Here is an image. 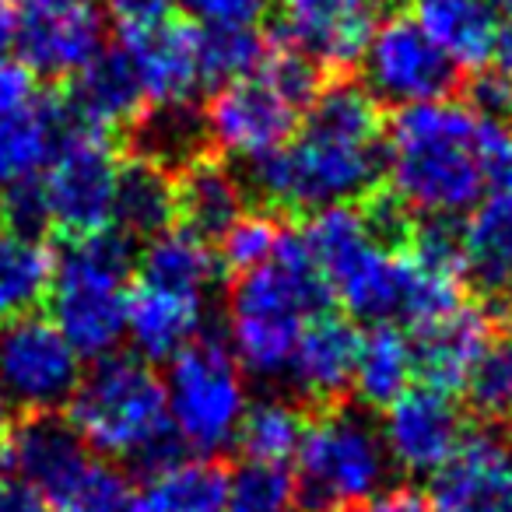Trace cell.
<instances>
[{
  "label": "cell",
  "mask_w": 512,
  "mask_h": 512,
  "mask_svg": "<svg viewBox=\"0 0 512 512\" xmlns=\"http://www.w3.org/2000/svg\"><path fill=\"white\" fill-rule=\"evenodd\" d=\"M330 302L334 292L316 271L302 232L288 228L271 264L239 274L228 295V348L242 372L285 376L306 323L330 313Z\"/></svg>",
  "instance_id": "3"
},
{
  "label": "cell",
  "mask_w": 512,
  "mask_h": 512,
  "mask_svg": "<svg viewBox=\"0 0 512 512\" xmlns=\"http://www.w3.org/2000/svg\"><path fill=\"white\" fill-rule=\"evenodd\" d=\"M134 239L116 225L92 235H67L57 249L50 320L81 358H113L127 337Z\"/></svg>",
  "instance_id": "5"
},
{
  "label": "cell",
  "mask_w": 512,
  "mask_h": 512,
  "mask_svg": "<svg viewBox=\"0 0 512 512\" xmlns=\"http://www.w3.org/2000/svg\"><path fill=\"white\" fill-rule=\"evenodd\" d=\"M228 512H302L299 481L285 463H242L228 477Z\"/></svg>",
  "instance_id": "36"
},
{
  "label": "cell",
  "mask_w": 512,
  "mask_h": 512,
  "mask_svg": "<svg viewBox=\"0 0 512 512\" xmlns=\"http://www.w3.org/2000/svg\"><path fill=\"white\" fill-rule=\"evenodd\" d=\"M484 120L467 102L404 106L386 127V176L390 190L411 214L456 218L474 211L484 193L481 144Z\"/></svg>",
  "instance_id": "2"
},
{
  "label": "cell",
  "mask_w": 512,
  "mask_h": 512,
  "mask_svg": "<svg viewBox=\"0 0 512 512\" xmlns=\"http://www.w3.org/2000/svg\"><path fill=\"white\" fill-rule=\"evenodd\" d=\"M137 271L144 288L204 302V295L218 285L221 260L214 256L211 242L179 225L148 239V246L137 253Z\"/></svg>",
  "instance_id": "26"
},
{
  "label": "cell",
  "mask_w": 512,
  "mask_h": 512,
  "mask_svg": "<svg viewBox=\"0 0 512 512\" xmlns=\"http://www.w3.org/2000/svg\"><path fill=\"white\" fill-rule=\"evenodd\" d=\"M8 432H11V400L4 393V386H0V442L8 439Z\"/></svg>",
  "instance_id": "49"
},
{
  "label": "cell",
  "mask_w": 512,
  "mask_h": 512,
  "mask_svg": "<svg viewBox=\"0 0 512 512\" xmlns=\"http://www.w3.org/2000/svg\"><path fill=\"white\" fill-rule=\"evenodd\" d=\"M365 88L376 102L400 109L446 102L460 88V67L421 29L418 18L390 15L379 22L365 53Z\"/></svg>",
  "instance_id": "11"
},
{
  "label": "cell",
  "mask_w": 512,
  "mask_h": 512,
  "mask_svg": "<svg viewBox=\"0 0 512 512\" xmlns=\"http://www.w3.org/2000/svg\"><path fill=\"white\" fill-rule=\"evenodd\" d=\"M379 432L393 467L428 477L439 474L470 435L460 407L449 400V393L432 386H411L404 397L393 400Z\"/></svg>",
  "instance_id": "13"
},
{
  "label": "cell",
  "mask_w": 512,
  "mask_h": 512,
  "mask_svg": "<svg viewBox=\"0 0 512 512\" xmlns=\"http://www.w3.org/2000/svg\"><path fill=\"white\" fill-rule=\"evenodd\" d=\"M288 228L271 211H246L225 235L218 239V260L221 267L235 274H249L256 267L271 264L281 249Z\"/></svg>",
  "instance_id": "38"
},
{
  "label": "cell",
  "mask_w": 512,
  "mask_h": 512,
  "mask_svg": "<svg viewBox=\"0 0 512 512\" xmlns=\"http://www.w3.org/2000/svg\"><path fill=\"white\" fill-rule=\"evenodd\" d=\"M0 512H53V505L36 484L0 467Z\"/></svg>",
  "instance_id": "44"
},
{
  "label": "cell",
  "mask_w": 512,
  "mask_h": 512,
  "mask_svg": "<svg viewBox=\"0 0 512 512\" xmlns=\"http://www.w3.org/2000/svg\"><path fill=\"white\" fill-rule=\"evenodd\" d=\"M379 22L383 18L376 0H302L288 8L278 43L299 50L323 74L348 78L351 67L362 64L369 53Z\"/></svg>",
  "instance_id": "14"
},
{
  "label": "cell",
  "mask_w": 512,
  "mask_h": 512,
  "mask_svg": "<svg viewBox=\"0 0 512 512\" xmlns=\"http://www.w3.org/2000/svg\"><path fill=\"white\" fill-rule=\"evenodd\" d=\"M491 8H495L498 22H505V18H512V0H488Z\"/></svg>",
  "instance_id": "51"
},
{
  "label": "cell",
  "mask_w": 512,
  "mask_h": 512,
  "mask_svg": "<svg viewBox=\"0 0 512 512\" xmlns=\"http://www.w3.org/2000/svg\"><path fill=\"white\" fill-rule=\"evenodd\" d=\"M418 22L442 50L453 57V64L481 71L495 57L498 15L488 0H414Z\"/></svg>",
  "instance_id": "27"
},
{
  "label": "cell",
  "mask_w": 512,
  "mask_h": 512,
  "mask_svg": "<svg viewBox=\"0 0 512 512\" xmlns=\"http://www.w3.org/2000/svg\"><path fill=\"white\" fill-rule=\"evenodd\" d=\"M477 158H481L484 190H491V197H512V130L505 123L484 120Z\"/></svg>",
  "instance_id": "41"
},
{
  "label": "cell",
  "mask_w": 512,
  "mask_h": 512,
  "mask_svg": "<svg viewBox=\"0 0 512 512\" xmlns=\"http://www.w3.org/2000/svg\"><path fill=\"white\" fill-rule=\"evenodd\" d=\"M386 172V123L372 92L355 78H330L299 137L249 162L246 183L278 211H327L379 190Z\"/></svg>",
  "instance_id": "1"
},
{
  "label": "cell",
  "mask_w": 512,
  "mask_h": 512,
  "mask_svg": "<svg viewBox=\"0 0 512 512\" xmlns=\"http://www.w3.org/2000/svg\"><path fill=\"white\" fill-rule=\"evenodd\" d=\"M204 327V302L137 285L130 292L127 337L148 365L179 358Z\"/></svg>",
  "instance_id": "25"
},
{
  "label": "cell",
  "mask_w": 512,
  "mask_h": 512,
  "mask_svg": "<svg viewBox=\"0 0 512 512\" xmlns=\"http://www.w3.org/2000/svg\"><path fill=\"white\" fill-rule=\"evenodd\" d=\"M165 390L179 446L211 460L235 446V435L249 411L246 372L221 337L200 334L183 355L172 358Z\"/></svg>",
  "instance_id": "8"
},
{
  "label": "cell",
  "mask_w": 512,
  "mask_h": 512,
  "mask_svg": "<svg viewBox=\"0 0 512 512\" xmlns=\"http://www.w3.org/2000/svg\"><path fill=\"white\" fill-rule=\"evenodd\" d=\"M414 369V344L397 323H372L362 334L355 362V390L362 407H390L411 390Z\"/></svg>",
  "instance_id": "30"
},
{
  "label": "cell",
  "mask_w": 512,
  "mask_h": 512,
  "mask_svg": "<svg viewBox=\"0 0 512 512\" xmlns=\"http://www.w3.org/2000/svg\"><path fill=\"white\" fill-rule=\"evenodd\" d=\"M120 165L123 158L106 130H67L39 176L50 225H57L64 235H92L113 225Z\"/></svg>",
  "instance_id": "9"
},
{
  "label": "cell",
  "mask_w": 512,
  "mask_h": 512,
  "mask_svg": "<svg viewBox=\"0 0 512 512\" xmlns=\"http://www.w3.org/2000/svg\"><path fill=\"white\" fill-rule=\"evenodd\" d=\"M134 481L113 463L92 460L67 488L50 498L53 512H134L137 509Z\"/></svg>",
  "instance_id": "37"
},
{
  "label": "cell",
  "mask_w": 512,
  "mask_h": 512,
  "mask_svg": "<svg viewBox=\"0 0 512 512\" xmlns=\"http://www.w3.org/2000/svg\"><path fill=\"white\" fill-rule=\"evenodd\" d=\"M130 64L148 95V106H193L204 88L200 43L193 25L165 22L123 36Z\"/></svg>",
  "instance_id": "18"
},
{
  "label": "cell",
  "mask_w": 512,
  "mask_h": 512,
  "mask_svg": "<svg viewBox=\"0 0 512 512\" xmlns=\"http://www.w3.org/2000/svg\"><path fill=\"white\" fill-rule=\"evenodd\" d=\"M92 463L78 428L60 414H25L0 442V467L36 484L46 498L74 481Z\"/></svg>",
  "instance_id": "17"
},
{
  "label": "cell",
  "mask_w": 512,
  "mask_h": 512,
  "mask_svg": "<svg viewBox=\"0 0 512 512\" xmlns=\"http://www.w3.org/2000/svg\"><path fill=\"white\" fill-rule=\"evenodd\" d=\"M278 4H285V8H295V4H302V0H278Z\"/></svg>",
  "instance_id": "53"
},
{
  "label": "cell",
  "mask_w": 512,
  "mask_h": 512,
  "mask_svg": "<svg viewBox=\"0 0 512 512\" xmlns=\"http://www.w3.org/2000/svg\"><path fill=\"white\" fill-rule=\"evenodd\" d=\"M46 225H50V207H46V193L39 179H25V183L0 190V228L43 239Z\"/></svg>",
  "instance_id": "40"
},
{
  "label": "cell",
  "mask_w": 512,
  "mask_h": 512,
  "mask_svg": "<svg viewBox=\"0 0 512 512\" xmlns=\"http://www.w3.org/2000/svg\"><path fill=\"white\" fill-rule=\"evenodd\" d=\"M463 397L488 428L512 425V327L491 334L463 383Z\"/></svg>",
  "instance_id": "34"
},
{
  "label": "cell",
  "mask_w": 512,
  "mask_h": 512,
  "mask_svg": "<svg viewBox=\"0 0 512 512\" xmlns=\"http://www.w3.org/2000/svg\"><path fill=\"white\" fill-rule=\"evenodd\" d=\"M81 355L50 316L0 323V386L25 414H57L78 393Z\"/></svg>",
  "instance_id": "10"
},
{
  "label": "cell",
  "mask_w": 512,
  "mask_h": 512,
  "mask_svg": "<svg viewBox=\"0 0 512 512\" xmlns=\"http://www.w3.org/2000/svg\"><path fill=\"white\" fill-rule=\"evenodd\" d=\"M348 512H432V502L414 488H390V491H379L376 498H369V502L355 505V509H348Z\"/></svg>",
  "instance_id": "46"
},
{
  "label": "cell",
  "mask_w": 512,
  "mask_h": 512,
  "mask_svg": "<svg viewBox=\"0 0 512 512\" xmlns=\"http://www.w3.org/2000/svg\"><path fill=\"white\" fill-rule=\"evenodd\" d=\"M200 71H204V85H228L246 74L260 71L264 60L271 57L274 39H264L260 29L246 32H200Z\"/></svg>",
  "instance_id": "35"
},
{
  "label": "cell",
  "mask_w": 512,
  "mask_h": 512,
  "mask_svg": "<svg viewBox=\"0 0 512 512\" xmlns=\"http://www.w3.org/2000/svg\"><path fill=\"white\" fill-rule=\"evenodd\" d=\"M120 32H144V29H155V25H165L176 8L179 0H102Z\"/></svg>",
  "instance_id": "43"
},
{
  "label": "cell",
  "mask_w": 512,
  "mask_h": 512,
  "mask_svg": "<svg viewBox=\"0 0 512 512\" xmlns=\"http://www.w3.org/2000/svg\"><path fill=\"white\" fill-rule=\"evenodd\" d=\"M67 4H88V0H18V8H67Z\"/></svg>",
  "instance_id": "50"
},
{
  "label": "cell",
  "mask_w": 512,
  "mask_h": 512,
  "mask_svg": "<svg viewBox=\"0 0 512 512\" xmlns=\"http://www.w3.org/2000/svg\"><path fill=\"white\" fill-rule=\"evenodd\" d=\"M60 99L74 127L106 130V134L116 127H134L148 109V95L123 46L102 50L85 71L74 74Z\"/></svg>",
  "instance_id": "21"
},
{
  "label": "cell",
  "mask_w": 512,
  "mask_h": 512,
  "mask_svg": "<svg viewBox=\"0 0 512 512\" xmlns=\"http://www.w3.org/2000/svg\"><path fill=\"white\" fill-rule=\"evenodd\" d=\"M36 95V74L22 60H4L0 64V113L25 109L29 102H36Z\"/></svg>",
  "instance_id": "45"
},
{
  "label": "cell",
  "mask_w": 512,
  "mask_h": 512,
  "mask_svg": "<svg viewBox=\"0 0 512 512\" xmlns=\"http://www.w3.org/2000/svg\"><path fill=\"white\" fill-rule=\"evenodd\" d=\"M74 127L60 95L39 92L25 109L0 113V190L25 179H39L57 144Z\"/></svg>",
  "instance_id": "23"
},
{
  "label": "cell",
  "mask_w": 512,
  "mask_h": 512,
  "mask_svg": "<svg viewBox=\"0 0 512 512\" xmlns=\"http://www.w3.org/2000/svg\"><path fill=\"white\" fill-rule=\"evenodd\" d=\"M495 334V320L484 306L453 309L442 320L414 330V369H418L421 386L453 393L463 390L470 369L481 358L484 344Z\"/></svg>",
  "instance_id": "22"
},
{
  "label": "cell",
  "mask_w": 512,
  "mask_h": 512,
  "mask_svg": "<svg viewBox=\"0 0 512 512\" xmlns=\"http://www.w3.org/2000/svg\"><path fill=\"white\" fill-rule=\"evenodd\" d=\"M362 334L348 316L323 313L306 323L285 376L316 407H334L355 383Z\"/></svg>",
  "instance_id": "20"
},
{
  "label": "cell",
  "mask_w": 512,
  "mask_h": 512,
  "mask_svg": "<svg viewBox=\"0 0 512 512\" xmlns=\"http://www.w3.org/2000/svg\"><path fill=\"white\" fill-rule=\"evenodd\" d=\"M467 106L474 109L481 120L502 123L505 116H512V78L495 71H481L467 85Z\"/></svg>",
  "instance_id": "42"
},
{
  "label": "cell",
  "mask_w": 512,
  "mask_h": 512,
  "mask_svg": "<svg viewBox=\"0 0 512 512\" xmlns=\"http://www.w3.org/2000/svg\"><path fill=\"white\" fill-rule=\"evenodd\" d=\"M130 148L137 158L179 172L193 158L207 155V127L197 106H148L130 127Z\"/></svg>",
  "instance_id": "32"
},
{
  "label": "cell",
  "mask_w": 512,
  "mask_h": 512,
  "mask_svg": "<svg viewBox=\"0 0 512 512\" xmlns=\"http://www.w3.org/2000/svg\"><path fill=\"white\" fill-rule=\"evenodd\" d=\"M302 113L306 109L260 67L211 95L204 109L207 144L221 155L256 162L292 141Z\"/></svg>",
  "instance_id": "12"
},
{
  "label": "cell",
  "mask_w": 512,
  "mask_h": 512,
  "mask_svg": "<svg viewBox=\"0 0 512 512\" xmlns=\"http://www.w3.org/2000/svg\"><path fill=\"white\" fill-rule=\"evenodd\" d=\"M106 50V25L92 4L18 11V53L39 78H74Z\"/></svg>",
  "instance_id": "15"
},
{
  "label": "cell",
  "mask_w": 512,
  "mask_h": 512,
  "mask_svg": "<svg viewBox=\"0 0 512 512\" xmlns=\"http://www.w3.org/2000/svg\"><path fill=\"white\" fill-rule=\"evenodd\" d=\"M11 46H18V11L0 0V64L8 60Z\"/></svg>",
  "instance_id": "47"
},
{
  "label": "cell",
  "mask_w": 512,
  "mask_h": 512,
  "mask_svg": "<svg viewBox=\"0 0 512 512\" xmlns=\"http://www.w3.org/2000/svg\"><path fill=\"white\" fill-rule=\"evenodd\" d=\"M200 32H246L264 22L267 0H179Z\"/></svg>",
  "instance_id": "39"
},
{
  "label": "cell",
  "mask_w": 512,
  "mask_h": 512,
  "mask_svg": "<svg viewBox=\"0 0 512 512\" xmlns=\"http://www.w3.org/2000/svg\"><path fill=\"white\" fill-rule=\"evenodd\" d=\"M246 214V186L218 155H200L176 172V218L204 242L221 239Z\"/></svg>",
  "instance_id": "24"
},
{
  "label": "cell",
  "mask_w": 512,
  "mask_h": 512,
  "mask_svg": "<svg viewBox=\"0 0 512 512\" xmlns=\"http://www.w3.org/2000/svg\"><path fill=\"white\" fill-rule=\"evenodd\" d=\"M432 512H512V446L502 432H470L432 474Z\"/></svg>",
  "instance_id": "16"
},
{
  "label": "cell",
  "mask_w": 512,
  "mask_h": 512,
  "mask_svg": "<svg viewBox=\"0 0 512 512\" xmlns=\"http://www.w3.org/2000/svg\"><path fill=\"white\" fill-rule=\"evenodd\" d=\"M463 278L498 327H512V197H491L463 221Z\"/></svg>",
  "instance_id": "19"
},
{
  "label": "cell",
  "mask_w": 512,
  "mask_h": 512,
  "mask_svg": "<svg viewBox=\"0 0 512 512\" xmlns=\"http://www.w3.org/2000/svg\"><path fill=\"white\" fill-rule=\"evenodd\" d=\"M134 512H158V509H155V505L144 502V498H137V509H134Z\"/></svg>",
  "instance_id": "52"
},
{
  "label": "cell",
  "mask_w": 512,
  "mask_h": 512,
  "mask_svg": "<svg viewBox=\"0 0 512 512\" xmlns=\"http://www.w3.org/2000/svg\"><path fill=\"white\" fill-rule=\"evenodd\" d=\"M67 421L88 449L109 460H134L144 474L179 460V439L169 421L165 379L137 355L95 362L67 404Z\"/></svg>",
  "instance_id": "4"
},
{
  "label": "cell",
  "mask_w": 512,
  "mask_h": 512,
  "mask_svg": "<svg viewBox=\"0 0 512 512\" xmlns=\"http://www.w3.org/2000/svg\"><path fill=\"white\" fill-rule=\"evenodd\" d=\"M302 242L334 299H341L351 316L372 323L397 320L404 253H390L372 239L358 204L316 211L302 228Z\"/></svg>",
  "instance_id": "7"
},
{
  "label": "cell",
  "mask_w": 512,
  "mask_h": 512,
  "mask_svg": "<svg viewBox=\"0 0 512 512\" xmlns=\"http://www.w3.org/2000/svg\"><path fill=\"white\" fill-rule=\"evenodd\" d=\"M309 418L295 400L288 397H264L249 404L246 418L235 435V449L249 463H285L299 456L306 439Z\"/></svg>",
  "instance_id": "33"
},
{
  "label": "cell",
  "mask_w": 512,
  "mask_h": 512,
  "mask_svg": "<svg viewBox=\"0 0 512 512\" xmlns=\"http://www.w3.org/2000/svg\"><path fill=\"white\" fill-rule=\"evenodd\" d=\"M228 470L211 456H179L148 477L144 502L158 512H228Z\"/></svg>",
  "instance_id": "31"
},
{
  "label": "cell",
  "mask_w": 512,
  "mask_h": 512,
  "mask_svg": "<svg viewBox=\"0 0 512 512\" xmlns=\"http://www.w3.org/2000/svg\"><path fill=\"white\" fill-rule=\"evenodd\" d=\"M176 218V176L148 158H123L113 225L130 239H155Z\"/></svg>",
  "instance_id": "28"
},
{
  "label": "cell",
  "mask_w": 512,
  "mask_h": 512,
  "mask_svg": "<svg viewBox=\"0 0 512 512\" xmlns=\"http://www.w3.org/2000/svg\"><path fill=\"white\" fill-rule=\"evenodd\" d=\"M57 278V253L36 235L0 228V323L36 316L50 299Z\"/></svg>",
  "instance_id": "29"
},
{
  "label": "cell",
  "mask_w": 512,
  "mask_h": 512,
  "mask_svg": "<svg viewBox=\"0 0 512 512\" xmlns=\"http://www.w3.org/2000/svg\"><path fill=\"white\" fill-rule=\"evenodd\" d=\"M495 67L502 74H509L512 78V18H505V22H498V39H495Z\"/></svg>",
  "instance_id": "48"
},
{
  "label": "cell",
  "mask_w": 512,
  "mask_h": 512,
  "mask_svg": "<svg viewBox=\"0 0 512 512\" xmlns=\"http://www.w3.org/2000/svg\"><path fill=\"white\" fill-rule=\"evenodd\" d=\"M390 477V456L376 421L358 407H323L299 446V498L306 512H348L376 498Z\"/></svg>",
  "instance_id": "6"
}]
</instances>
